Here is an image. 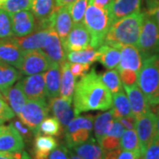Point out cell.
Instances as JSON below:
<instances>
[{"mask_svg": "<svg viewBox=\"0 0 159 159\" xmlns=\"http://www.w3.org/2000/svg\"><path fill=\"white\" fill-rule=\"evenodd\" d=\"M74 111L76 116L90 111H107L112 107V95L103 84L100 75L92 69L80 78L74 92Z\"/></svg>", "mask_w": 159, "mask_h": 159, "instance_id": "6da1fadb", "label": "cell"}, {"mask_svg": "<svg viewBox=\"0 0 159 159\" xmlns=\"http://www.w3.org/2000/svg\"><path fill=\"white\" fill-rule=\"evenodd\" d=\"M145 12L137 11L111 25L104 44L119 49L123 45L137 46Z\"/></svg>", "mask_w": 159, "mask_h": 159, "instance_id": "7a4b0ae2", "label": "cell"}, {"mask_svg": "<svg viewBox=\"0 0 159 159\" xmlns=\"http://www.w3.org/2000/svg\"><path fill=\"white\" fill-rule=\"evenodd\" d=\"M137 84L149 105L159 104V54L142 60Z\"/></svg>", "mask_w": 159, "mask_h": 159, "instance_id": "3957f363", "label": "cell"}, {"mask_svg": "<svg viewBox=\"0 0 159 159\" xmlns=\"http://www.w3.org/2000/svg\"><path fill=\"white\" fill-rule=\"evenodd\" d=\"M82 23L90 34L91 47L93 49L101 47L111 27L107 10L89 4L87 7Z\"/></svg>", "mask_w": 159, "mask_h": 159, "instance_id": "277c9868", "label": "cell"}, {"mask_svg": "<svg viewBox=\"0 0 159 159\" xmlns=\"http://www.w3.org/2000/svg\"><path fill=\"white\" fill-rule=\"evenodd\" d=\"M136 47L142 60L159 54V27L154 18L146 13Z\"/></svg>", "mask_w": 159, "mask_h": 159, "instance_id": "5b68a950", "label": "cell"}, {"mask_svg": "<svg viewBox=\"0 0 159 159\" xmlns=\"http://www.w3.org/2000/svg\"><path fill=\"white\" fill-rule=\"evenodd\" d=\"M50 107L46 100H28L18 116L23 124L36 135L39 133L40 124L48 117Z\"/></svg>", "mask_w": 159, "mask_h": 159, "instance_id": "8992f818", "label": "cell"}, {"mask_svg": "<svg viewBox=\"0 0 159 159\" xmlns=\"http://www.w3.org/2000/svg\"><path fill=\"white\" fill-rule=\"evenodd\" d=\"M142 156L157 135V115L151 111L136 119L135 127Z\"/></svg>", "mask_w": 159, "mask_h": 159, "instance_id": "52a82bcc", "label": "cell"}, {"mask_svg": "<svg viewBox=\"0 0 159 159\" xmlns=\"http://www.w3.org/2000/svg\"><path fill=\"white\" fill-rule=\"evenodd\" d=\"M51 65L52 63L41 50L25 51L20 70L21 74L29 76L43 74L51 67Z\"/></svg>", "mask_w": 159, "mask_h": 159, "instance_id": "ba28073f", "label": "cell"}, {"mask_svg": "<svg viewBox=\"0 0 159 159\" xmlns=\"http://www.w3.org/2000/svg\"><path fill=\"white\" fill-rule=\"evenodd\" d=\"M25 142L20 134L12 124L0 125V151L15 153L22 150Z\"/></svg>", "mask_w": 159, "mask_h": 159, "instance_id": "9c48e42d", "label": "cell"}, {"mask_svg": "<svg viewBox=\"0 0 159 159\" xmlns=\"http://www.w3.org/2000/svg\"><path fill=\"white\" fill-rule=\"evenodd\" d=\"M91 36L83 23L74 24L69 33L67 39L63 44L66 53L69 51H77L89 48Z\"/></svg>", "mask_w": 159, "mask_h": 159, "instance_id": "30bf717a", "label": "cell"}, {"mask_svg": "<svg viewBox=\"0 0 159 159\" xmlns=\"http://www.w3.org/2000/svg\"><path fill=\"white\" fill-rule=\"evenodd\" d=\"M52 64L61 66L66 61V53L58 34L54 29H51L46 37L43 48L41 49Z\"/></svg>", "mask_w": 159, "mask_h": 159, "instance_id": "8fae6325", "label": "cell"}, {"mask_svg": "<svg viewBox=\"0 0 159 159\" xmlns=\"http://www.w3.org/2000/svg\"><path fill=\"white\" fill-rule=\"evenodd\" d=\"M25 51L11 38L0 40V61L20 69Z\"/></svg>", "mask_w": 159, "mask_h": 159, "instance_id": "7c38bea8", "label": "cell"}, {"mask_svg": "<svg viewBox=\"0 0 159 159\" xmlns=\"http://www.w3.org/2000/svg\"><path fill=\"white\" fill-rule=\"evenodd\" d=\"M23 91L28 100H46V89L43 74L29 75L20 80Z\"/></svg>", "mask_w": 159, "mask_h": 159, "instance_id": "4fadbf2b", "label": "cell"}, {"mask_svg": "<svg viewBox=\"0 0 159 159\" xmlns=\"http://www.w3.org/2000/svg\"><path fill=\"white\" fill-rule=\"evenodd\" d=\"M52 23L53 29L57 32L64 44L74 25L70 14L69 5L62 7L56 6L55 10L52 12Z\"/></svg>", "mask_w": 159, "mask_h": 159, "instance_id": "5bb4252c", "label": "cell"}, {"mask_svg": "<svg viewBox=\"0 0 159 159\" xmlns=\"http://www.w3.org/2000/svg\"><path fill=\"white\" fill-rule=\"evenodd\" d=\"M142 0H113L107 9L111 25L137 11H140Z\"/></svg>", "mask_w": 159, "mask_h": 159, "instance_id": "9a60e30c", "label": "cell"}, {"mask_svg": "<svg viewBox=\"0 0 159 159\" xmlns=\"http://www.w3.org/2000/svg\"><path fill=\"white\" fill-rule=\"evenodd\" d=\"M123 87L129 100L132 114L135 119L142 117V115L150 111L149 103L137 83L132 86L123 85Z\"/></svg>", "mask_w": 159, "mask_h": 159, "instance_id": "2e32d148", "label": "cell"}, {"mask_svg": "<svg viewBox=\"0 0 159 159\" xmlns=\"http://www.w3.org/2000/svg\"><path fill=\"white\" fill-rule=\"evenodd\" d=\"M11 20L14 36H25L36 30V22L34 14L29 11L11 13Z\"/></svg>", "mask_w": 159, "mask_h": 159, "instance_id": "e0dca14e", "label": "cell"}, {"mask_svg": "<svg viewBox=\"0 0 159 159\" xmlns=\"http://www.w3.org/2000/svg\"><path fill=\"white\" fill-rule=\"evenodd\" d=\"M120 61L117 66L118 71L129 69L139 74L142 66V57L136 46L123 45L119 48Z\"/></svg>", "mask_w": 159, "mask_h": 159, "instance_id": "ac0fdd59", "label": "cell"}, {"mask_svg": "<svg viewBox=\"0 0 159 159\" xmlns=\"http://www.w3.org/2000/svg\"><path fill=\"white\" fill-rule=\"evenodd\" d=\"M49 107L63 126H66L76 117L74 109L72 107V102L63 97H57L50 99Z\"/></svg>", "mask_w": 159, "mask_h": 159, "instance_id": "d6986e66", "label": "cell"}, {"mask_svg": "<svg viewBox=\"0 0 159 159\" xmlns=\"http://www.w3.org/2000/svg\"><path fill=\"white\" fill-rule=\"evenodd\" d=\"M51 29H41L36 32H33L31 34L25 36H12V39L16 42L24 51L41 50L45 42L46 37L49 34Z\"/></svg>", "mask_w": 159, "mask_h": 159, "instance_id": "ffe728a7", "label": "cell"}, {"mask_svg": "<svg viewBox=\"0 0 159 159\" xmlns=\"http://www.w3.org/2000/svg\"><path fill=\"white\" fill-rule=\"evenodd\" d=\"M58 146L57 141L51 135L38 134L34 141V159H48L50 154Z\"/></svg>", "mask_w": 159, "mask_h": 159, "instance_id": "44dd1931", "label": "cell"}, {"mask_svg": "<svg viewBox=\"0 0 159 159\" xmlns=\"http://www.w3.org/2000/svg\"><path fill=\"white\" fill-rule=\"evenodd\" d=\"M43 76L47 97L51 99L58 97L61 82V66L52 64L45 74H43Z\"/></svg>", "mask_w": 159, "mask_h": 159, "instance_id": "7402d4cb", "label": "cell"}, {"mask_svg": "<svg viewBox=\"0 0 159 159\" xmlns=\"http://www.w3.org/2000/svg\"><path fill=\"white\" fill-rule=\"evenodd\" d=\"M75 86L76 79L70 70V62L65 61L61 65V82L59 95L63 98L72 102Z\"/></svg>", "mask_w": 159, "mask_h": 159, "instance_id": "603a6c76", "label": "cell"}, {"mask_svg": "<svg viewBox=\"0 0 159 159\" xmlns=\"http://www.w3.org/2000/svg\"><path fill=\"white\" fill-rule=\"evenodd\" d=\"M3 97L8 102L9 106L16 115L20 114L24 104L28 101V98L23 91L20 80L18 81L15 85L11 86L6 91V93L3 96Z\"/></svg>", "mask_w": 159, "mask_h": 159, "instance_id": "cb8c5ba5", "label": "cell"}, {"mask_svg": "<svg viewBox=\"0 0 159 159\" xmlns=\"http://www.w3.org/2000/svg\"><path fill=\"white\" fill-rule=\"evenodd\" d=\"M73 149L82 159H104L106 153L94 138H90L89 141L74 147Z\"/></svg>", "mask_w": 159, "mask_h": 159, "instance_id": "d4e9b609", "label": "cell"}, {"mask_svg": "<svg viewBox=\"0 0 159 159\" xmlns=\"http://www.w3.org/2000/svg\"><path fill=\"white\" fill-rule=\"evenodd\" d=\"M20 76L21 73L19 72L16 67L0 61V91L3 96Z\"/></svg>", "mask_w": 159, "mask_h": 159, "instance_id": "484cf974", "label": "cell"}, {"mask_svg": "<svg viewBox=\"0 0 159 159\" xmlns=\"http://www.w3.org/2000/svg\"><path fill=\"white\" fill-rule=\"evenodd\" d=\"M56 8L55 0H33L31 9L37 23L46 21Z\"/></svg>", "mask_w": 159, "mask_h": 159, "instance_id": "4316f807", "label": "cell"}, {"mask_svg": "<svg viewBox=\"0 0 159 159\" xmlns=\"http://www.w3.org/2000/svg\"><path fill=\"white\" fill-rule=\"evenodd\" d=\"M99 57L98 60L106 69H114L119 66L120 61V51L107 44H102L99 47Z\"/></svg>", "mask_w": 159, "mask_h": 159, "instance_id": "83f0119b", "label": "cell"}, {"mask_svg": "<svg viewBox=\"0 0 159 159\" xmlns=\"http://www.w3.org/2000/svg\"><path fill=\"white\" fill-rule=\"evenodd\" d=\"M111 109L112 111L114 119H118L122 117H127L133 115L129 100L127 98L126 94L124 93L123 89L113 95L112 107Z\"/></svg>", "mask_w": 159, "mask_h": 159, "instance_id": "f1b7e54d", "label": "cell"}, {"mask_svg": "<svg viewBox=\"0 0 159 159\" xmlns=\"http://www.w3.org/2000/svg\"><path fill=\"white\" fill-rule=\"evenodd\" d=\"M113 113L111 109L102 113L98 114L94 120V134L97 141L107 134L114 121Z\"/></svg>", "mask_w": 159, "mask_h": 159, "instance_id": "f546056e", "label": "cell"}, {"mask_svg": "<svg viewBox=\"0 0 159 159\" xmlns=\"http://www.w3.org/2000/svg\"><path fill=\"white\" fill-rule=\"evenodd\" d=\"M99 55V51L94 50L92 47H89L81 51H69L66 53V58L70 63L92 65L93 63L98 60Z\"/></svg>", "mask_w": 159, "mask_h": 159, "instance_id": "4dcf8cb0", "label": "cell"}, {"mask_svg": "<svg viewBox=\"0 0 159 159\" xmlns=\"http://www.w3.org/2000/svg\"><path fill=\"white\" fill-rule=\"evenodd\" d=\"M100 77L103 84L106 86V88L111 93V95H114L123 89V84L119 77L118 70L111 69L102 75H100Z\"/></svg>", "mask_w": 159, "mask_h": 159, "instance_id": "1f68e13d", "label": "cell"}, {"mask_svg": "<svg viewBox=\"0 0 159 159\" xmlns=\"http://www.w3.org/2000/svg\"><path fill=\"white\" fill-rule=\"evenodd\" d=\"M119 147L121 148V150H128V151L140 150L141 151L140 142H139V139H138L135 129L125 130L124 134L120 138Z\"/></svg>", "mask_w": 159, "mask_h": 159, "instance_id": "d6a6232c", "label": "cell"}, {"mask_svg": "<svg viewBox=\"0 0 159 159\" xmlns=\"http://www.w3.org/2000/svg\"><path fill=\"white\" fill-rule=\"evenodd\" d=\"M91 133L92 130L80 128L72 133L66 134V141L67 147L69 148H73L89 141L91 138Z\"/></svg>", "mask_w": 159, "mask_h": 159, "instance_id": "836d02e7", "label": "cell"}, {"mask_svg": "<svg viewBox=\"0 0 159 159\" xmlns=\"http://www.w3.org/2000/svg\"><path fill=\"white\" fill-rule=\"evenodd\" d=\"M38 132V134H43L46 135L59 136L62 132V127L60 122L55 117H49L42 121Z\"/></svg>", "mask_w": 159, "mask_h": 159, "instance_id": "e575fe53", "label": "cell"}, {"mask_svg": "<svg viewBox=\"0 0 159 159\" xmlns=\"http://www.w3.org/2000/svg\"><path fill=\"white\" fill-rule=\"evenodd\" d=\"M94 120H95V117L91 114L86 115V116H76L74 119L71 120V122L68 125L66 126L65 134H69L80 128L92 130Z\"/></svg>", "mask_w": 159, "mask_h": 159, "instance_id": "d590c367", "label": "cell"}, {"mask_svg": "<svg viewBox=\"0 0 159 159\" xmlns=\"http://www.w3.org/2000/svg\"><path fill=\"white\" fill-rule=\"evenodd\" d=\"M89 3V0H76L69 5L70 14L74 24L82 23Z\"/></svg>", "mask_w": 159, "mask_h": 159, "instance_id": "8d00e7d4", "label": "cell"}, {"mask_svg": "<svg viewBox=\"0 0 159 159\" xmlns=\"http://www.w3.org/2000/svg\"><path fill=\"white\" fill-rule=\"evenodd\" d=\"M13 36L11 14L0 8V39H7Z\"/></svg>", "mask_w": 159, "mask_h": 159, "instance_id": "74e56055", "label": "cell"}, {"mask_svg": "<svg viewBox=\"0 0 159 159\" xmlns=\"http://www.w3.org/2000/svg\"><path fill=\"white\" fill-rule=\"evenodd\" d=\"M33 0H7L0 8L9 13H14L20 11H29L31 9Z\"/></svg>", "mask_w": 159, "mask_h": 159, "instance_id": "f35d334b", "label": "cell"}, {"mask_svg": "<svg viewBox=\"0 0 159 159\" xmlns=\"http://www.w3.org/2000/svg\"><path fill=\"white\" fill-rule=\"evenodd\" d=\"M97 142L105 152L120 148L119 147L120 139L113 136H110V135H104L99 141H97Z\"/></svg>", "mask_w": 159, "mask_h": 159, "instance_id": "ab89813d", "label": "cell"}, {"mask_svg": "<svg viewBox=\"0 0 159 159\" xmlns=\"http://www.w3.org/2000/svg\"><path fill=\"white\" fill-rule=\"evenodd\" d=\"M118 72L123 85L132 86L137 83L138 74L134 71H132L129 69H123V70H119Z\"/></svg>", "mask_w": 159, "mask_h": 159, "instance_id": "60d3db41", "label": "cell"}, {"mask_svg": "<svg viewBox=\"0 0 159 159\" xmlns=\"http://www.w3.org/2000/svg\"><path fill=\"white\" fill-rule=\"evenodd\" d=\"M14 116L15 113L9 106V104L5 101V99L0 97V125L5 123L6 121L12 119Z\"/></svg>", "mask_w": 159, "mask_h": 159, "instance_id": "b9f144b4", "label": "cell"}, {"mask_svg": "<svg viewBox=\"0 0 159 159\" xmlns=\"http://www.w3.org/2000/svg\"><path fill=\"white\" fill-rule=\"evenodd\" d=\"M91 65L88 64H80V63H70V70L75 77V79L82 78L90 68Z\"/></svg>", "mask_w": 159, "mask_h": 159, "instance_id": "7bdbcfd3", "label": "cell"}, {"mask_svg": "<svg viewBox=\"0 0 159 159\" xmlns=\"http://www.w3.org/2000/svg\"><path fill=\"white\" fill-rule=\"evenodd\" d=\"M143 159H159V138L156 137L143 155Z\"/></svg>", "mask_w": 159, "mask_h": 159, "instance_id": "ee69618b", "label": "cell"}, {"mask_svg": "<svg viewBox=\"0 0 159 159\" xmlns=\"http://www.w3.org/2000/svg\"><path fill=\"white\" fill-rule=\"evenodd\" d=\"M11 124L14 125V127L17 129L18 132L20 134V135L22 136V138L25 141L29 142V141L32 140V137H33V134H34L33 132L30 130L25 124H23L21 120H14Z\"/></svg>", "mask_w": 159, "mask_h": 159, "instance_id": "f6af8a7d", "label": "cell"}, {"mask_svg": "<svg viewBox=\"0 0 159 159\" xmlns=\"http://www.w3.org/2000/svg\"><path fill=\"white\" fill-rule=\"evenodd\" d=\"M124 132H125V127L123 126V125L119 122L118 119H115L106 135H110V136H113L120 139L122 134H124Z\"/></svg>", "mask_w": 159, "mask_h": 159, "instance_id": "bcb514c9", "label": "cell"}, {"mask_svg": "<svg viewBox=\"0 0 159 159\" xmlns=\"http://www.w3.org/2000/svg\"><path fill=\"white\" fill-rule=\"evenodd\" d=\"M48 159H69V151L64 145L57 146L49 156Z\"/></svg>", "mask_w": 159, "mask_h": 159, "instance_id": "7dc6e473", "label": "cell"}, {"mask_svg": "<svg viewBox=\"0 0 159 159\" xmlns=\"http://www.w3.org/2000/svg\"><path fill=\"white\" fill-rule=\"evenodd\" d=\"M119 122L123 125L125 129L129 130V129H134L135 127V121L136 119L131 115V116H127V117H122L120 119H118Z\"/></svg>", "mask_w": 159, "mask_h": 159, "instance_id": "c3c4849f", "label": "cell"}, {"mask_svg": "<svg viewBox=\"0 0 159 159\" xmlns=\"http://www.w3.org/2000/svg\"><path fill=\"white\" fill-rule=\"evenodd\" d=\"M142 157V152L140 150L136 151H128L123 150L120 152L117 159H140Z\"/></svg>", "mask_w": 159, "mask_h": 159, "instance_id": "681fc988", "label": "cell"}, {"mask_svg": "<svg viewBox=\"0 0 159 159\" xmlns=\"http://www.w3.org/2000/svg\"><path fill=\"white\" fill-rule=\"evenodd\" d=\"M112 2H113V0H89L90 5H93V6L99 7L101 9H104V10H107Z\"/></svg>", "mask_w": 159, "mask_h": 159, "instance_id": "f907efd6", "label": "cell"}, {"mask_svg": "<svg viewBox=\"0 0 159 159\" xmlns=\"http://www.w3.org/2000/svg\"><path fill=\"white\" fill-rule=\"evenodd\" d=\"M13 154V158L14 159H32V157L29 156V154L25 150H20Z\"/></svg>", "mask_w": 159, "mask_h": 159, "instance_id": "816d5d0a", "label": "cell"}, {"mask_svg": "<svg viewBox=\"0 0 159 159\" xmlns=\"http://www.w3.org/2000/svg\"><path fill=\"white\" fill-rule=\"evenodd\" d=\"M74 1H76V0H55V3H56L57 7H62V6L71 5Z\"/></svg>", "mask_w": 159, "mask_h": 159, "instance_id": "f5cc1de1", "label": "cell"}, {"mask_svg": "<svg viewBox=\"0 0 159 159\" xmlns=\"http://www.w3.org/2000/svg\"><path fill=\"white\" fill-rule=\"evenodd\" d=\"M148 15H150V16H152L154 18V20H156V22H157V24L158 25L159 27V6L157 7L153 11H151L150 13H148Z\"/></svg>", "mask_w": 159, "mask_h": 159, "instance_id": "db71d44e", "label": "cell"}, {"mask_svg": "<svg viewBox=\"0 0 159 159\" xmlns=\"http://www.w3.org/2000/svg\"><path fill=\"white\" fill-rule=\"evenodd\" d=\"M0 159H14L13 158V154L0 151Z\"/></svg>", "mask_w": 159, "mask_h": 159, "instance_id": "11a10c76", "label": "cell"}, {"mask_svg": "<svg viewBox=\"0 0 159 159\" xmlns=\"http://www.w3.org/2000/svg\"><path fill=\"white\" fill-rule=\"evenodd\" d=\"M156 137L159 138V111L157 116V135H156Z\"/></svg>", "mask_w": 159, "mask_h": 159, "instance_id": "9f6ffc18", "label": "cell"}, {"mask_svg": "<svg viewBox=\"0 0 159 159\" xmlns=\"http://www.w3.org/2000/svg\"><path fill=\"white\" fill-rule=\"evenodd\" d=\"M69 159H82L81 157H80L78 155L76 154L72 153V152H69Z\"/></svg>", "mask_w": 159, "mask_h": 159, "instance_id": "6f0895ef", "label": "cell"}, {"mask_svg": "<svg viewBox=\"0 0 159 159\" xmlns=\"http://www.w3.org/2000/svg\"><path fill=\"white\" fill-rule=\"evenodd\" d=\"M6 1H7V0H0V7H1V6H2L3 4H5Z\"/></svg>", "mask_w": 159, "mask_h": 159, "instance_id": "680465c9", "label": "cell"}, {"mask_svg": "<svg viewBox=\"0 0 159 159\" xmlns=\"http://www.w3.org/2000/svg\"><path fill=\"white\" fill-rule=\"evenodd\" d=\"M0 97H3V95H2V93H1V91H0Z\"/></svg>", "mask_w": 159, "mask_h": 159, "instance_id": "91938a15", "label": "cell"}]
</instances>
